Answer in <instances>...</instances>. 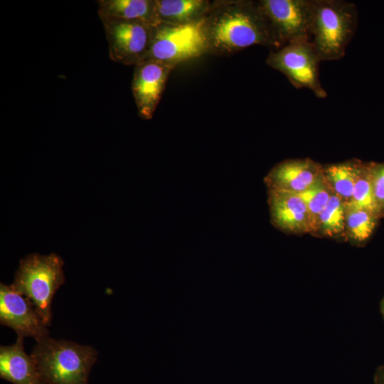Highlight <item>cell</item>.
Segmentation results:
<instances>
[{
	"label": "cell",
	"mask_w": 384,
	"mask_h": 384,
	"mask_svg": "<svg viewBox=\"0 0 384 384\" xmlns=\"http://www.w3.org/2000/svg\"><path fill=\"white\" fill-rule=\"evenodd\" d=\"M30 355L42 384H88L98 352L90 346L48 336L36 341Z\"/></svg>",
	"instance_id": "6da1fadb"
},
{
	"label": "cell",
	"mask_w": 384,
	"mask_h": 384,
	"mask_svg": "<svg viewBox=\"0 0 384 384\" xmlns=\"http://www.w3.org/2000/svg\"><path fill=\"white\" fill-rule=\"evenodd\" d=\"M356 5L342 0H312L311 43L321 60H339L358 26Z\"/></svg>",
	"instance_id": "7a4b0ae2"
},
{
	"label": "cell",
	"mask_w": 384,
	"mask_h": 384,
	"mask_svg": "<svg viewBox=\"0 0 384 384\" xmlns=\"http://www.w3.org/2000/svg\"><path fill=\"white\" fill-rule=\"evenodd\" d=\"M63 265L61 257L54 253L28 255L20 260L11 284L32 304L46 326L51 323L53 296L65 282Z\"/></svg>",
	"instance_id": "3957f363"
},
{
	"label": "cell",
	"mask_w": 384,
	"mask_h": 384,
	"mask_svg": "<svg viewBox=\"0 0 384 384\" xmlns=\"http://www.w3.org/2000/svg\"><path fill=\"white\" fill-rule=\"evenodd\" d=\"M211 35L215 44L225 49H242L255 44L278 49L258 4H247L219 16Z\"/></svg>",
	"instance_id": "277c9868"
},
{
	"label": "cell",
	"mask_w": 384,
	"mask_h": 384,
	"mask_svg": "<svg viewBox=\"0 0 384 384\" xmlns=\"http://www.w3.org/2000/svg\"><path fill=\"white\" fill-rule=\"evenodd\" d=\"M206 46L203 21L175 25L159 23L154 28L151 45L144 60H155L171 66L174 63L199 56Z\"/></svg>",
	"instance_id": "5b68a950"
},
{
	"label": "cell",
	"mask_w": 384,
	"mask_h": 384,
	"mask_svg": "<svg viewBox=\"0 0 384 384\" xmlns=\"http://www.w3.org/2000/svg\"><path fill=\"white\" fill-rule=\"evenodd\" d=\"M278 49L310 41L312 0H264L257 4Z\"/></svg>",
	"instance_id": "8992f818"
},
{
	"label": "cell",
	"mask_w": 384,
	"mask_h": 384,
	"mask_svg": "<svg viewBox=\"0 0 384 384\" xmlns=\"http://www.w3.org/2000/svg\"><path fill=\"white\" fill-rule=\"evenodd\" d=\"M321 61L310 41L284 46L272 51L267 60V64L282 73L294 87L307 88L317 97L325 98L327 92L319 80Z\"/></svg>",
	"instance_id": "52a82bcc"
},
{
	"label": "cell",
	"mask_w": 384,
	"mask_h": 384,
	"mask_svg": "<svg viewBox=\"0 0 384 384\" xmlns=\"http://www.w3.org/2000/svg\"><path fill=\"white\" fill-rule=\"evenodd\" d=\"M110 58L124 65H137L148 53L154 26L134 21L102 19Z\"/></svg>",
	"instance_id": "ba28073f"
},
{
	"label": "cell",
	"mask_w": 384,
	"mask_h": 384,
	"mask_svg": "<svg viewBox=\"0 0 384 384\" xmlns=\"http://www.w3.org/2000/svg\"><path fill=\"white\" fill-rule=\"evenodd\" d=\"M0 323L14 329L18 336H31L38 341L49 331L32 304L11 285L0 284Z\"/></svg>",
	"instance_id": "9c48e42d"
},
{
	"label": "cell",
	"mask_w": 384,
	"mask_h": 384,
	"mask_svg": "<svg viewBox=\"0 0 384 384\" xmlns=\"http://www.w3.org/2000/svg\"><path fill=\"white\" fill-rule=\"evenodd\" d=\"M171 66L155 60L136 65L132 90L139 114L149 119L160 100Z\"/></svg>",
	"instance_id": "30bf717a"
},
{
	"label": "cell",
	"mask_w": 384,
	"mask_h": 384,
	"mask_svg": "<svg viewBox=\"0 0 384 384\" xmlns=\"http://www.w3.org/2000/svg\"><path fill=\"white\" fill-rule=\"evenodd\" d=\"M324 178V169L311 159L283 161L274 167L265 178L270 189L302 193Z\"/></svg>",
	"instance_id": "8fae6325"
},
{
	"label": "cell",
	"mask_w": 384,
	"mask_h": 384,
	"mask_svg": "<svg viewBox=\"0 0 384 384\" xmlns=\"http://www.w3.org/2000/svg\"><path fill=\"white\" fill-rule=\"evenodd\" d=\"M272 221L278 228L291 233L314 231L307 206L297 193L269 189Z\"/></svg>",
	"instance_id": "7c38bea8"
},
{
	"label": "cell",
	"mask_w": 384,
	"mask_h": 384,
	"mask_svg": "<svg viewBox=\"0 0 384 384\" xmlns=\"http://www.w3.org/2000/svg\"><path fill=\"white\" fill-rule=\"evenodd\" d=\"M0 377L13 384H42L36 366L23 348V337L0 347Z\"/></svg>",
	"instance_id": "4fadbf2b"
},
{
	"label": "cell",
	"mask_w": 384,
	"mask_h": 384,
	"mask_svg": "<svg viewBox=\"0 0 384 384\" xmlns=\"http://www.w3.org/2000/svg\"><path fill=\"white\" fill-rule=\"evenodd\" d=\"M98 15L102 19L115 18L158 25L155 14V1L100 0Z\"/></svg>",
	"instance_id": "5bb4252c"
},
{
	"label": "cell",
	"mask_w": 384,
	"mask_h": 384,
	"mask_svg": "<svg viewBox=\"0 0 384 384\" xmlns=\"http://www.w3.org/2000/svg\"><path fill=\"white\" fill-rule=\"evenodd\" d=\"M360 163L347 161L328 166L324 177L334 193L347 203L353 193L356 182L362 171Z\"/></svg>",
	"instance_id": "9a60e30c"
},
{
	"label": "cell",
	"mask_w": 384,
	"mask_h": 384,
	"mask_svg": "<svg viewBox=\"0 0 384 384\" xmlns=\"http://www.w3.org/2000/svg\"><path fill=\"white\" fill-rule=\"evenodd\" d=\"M204 2L200 0L155 1V14L159 23H183L198 14Z\"/></svg>",
	"instance_id": "2e32d148"
},
{
	"label": "cell",
	"mask_w": 384,
	"mask_h": 384,
	"mask_svg": "<svg viewBox=\"0 0 384 384\" xmlns=\"http://www.w3.org/2000/svg\"><path fill=\"white\" fill-rule=\"evenodd\" d=\"M346 208L366 210L379 217L383 213L373 192L370 165L363 166L356 182L350 201Z\"/></svg>",
	"instance_id": "e0dca14e"
},
{
	"label": "cell",
	"mask_w": 384,
	"mask_h": 384,
	"mask_svg": "<svg viewBox=\"0 0 384 384\" xmlns=\"http://www.w3.org/2000/svg\"><path fill=\"white\" fill-rule=\"evenodd\" d=\"M346 202L334 193L319 215L318 228L325 235H340L346 227Z\"/></svg>",
	"instance_id": "ac0fdd59"
},
{
	"label": "cell",
	"mask_w": 384,
	"mask_h": 384,
	"mask_svg": "<svg viewBox=\"0 0 384 384\" xmlns=\"http://www.w3.org/2000/svg\"><path fill=\"white\" fill-rule=\"evenodd\" d=\"M378 218L366 210L346 208V227L349 237L359 243L365 242L373 233Z\"/></svg>",
	"instance_id": "d6986e66"
},
{
	"label": "cell",
	"mask_w": 384,
	"mask_h": 384,
	"mask_svg": "<svg viewBox=\"0 0 384 384\" xmlns=\"http://www.w3.org/2000/svg\"><path fill=\"white\" fill-rule=\"evenodd\" d=\"M334 191L325 177L307 190L297 193L306 203L311 215L314 230L318 228L320 213L329 201Z\"/></svg>",
	"instance_id": "ffe728a7"
},
{
	"label": "cell",
	"mask_w": 384,
	"mask_h": 384,
	"mask_svg": "<svg viewBox=\"0 0 384 384\" xmlns=\"http://www.w3.org/2000/svg\"><path fill=\"white\" fill-rule=\"evenodd\" d=\"M372 183L376 201L384 211V164L370 165Z\"/></svg>",
	"instance_id": "44dd1931"
},
{
	"label": "cell",
	"mask_w": 384,
	"mask_h": 384,
	"mask_svg": "<svg viewBox=\"0 0 384 384\" xmlns=\"http://www.w3.org/2000/svg\"><path fill=\"white\" fill-rule=\"evenodd\" d=\"M374 383L375 384H384V364L378 368L375 374Z\"/></svg>",
	"instance_id": "7402d4cb"
},
{
	"label": "cell",
	"mask_w": 384,
	"mask_h": 384,
	"mask_svg": "<svg viewBox=\"0 0 384 384\" xmlns=\"http://www.w3.org/2000/svg\"><path fill=\"white\" fill-rule=\"evenodd\" d=\"M380 311L384 319V297L380 302Z\"/></svg>",
	"instance_id": "603a6c76"
}]
</instances>
